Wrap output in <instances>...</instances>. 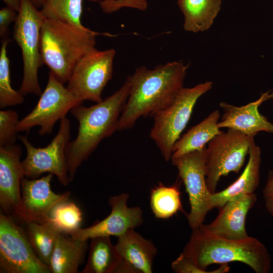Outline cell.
I'll use <instances>...</instances> for the list:
<instances>
[{"mask_svg":"<svg viewBox=\"0 0 273 273\" xmlns=\"http://www.w3.org/2000/svg\"><path fill=\"white\" fill-rule=\"evenodd\" d=\"M83 0H44L40 12L45 18L69 23L85 28L81 23Z\"/></svg>","mask_w":273,"mask_h":273,"instance_id":"cell-26","label":"cell"},{"mask_svg":"<svg viewBox=\"0 0 273 273\" xmlns=\"http://www.w3.org/2000/svg\"><path fill=\"white\" fill-rule=\"evenodd\" d=\"M272 99L273 92L268 90L256 101L241 107L220 102L219 106L223 114L221 120L218 122V127L236 130L249 136H255L262 131L273 134V123L258 111L259 107L263 102Z\"/></svg>","mask_w":273,"mask_h":273,"instance_id":"cell-17","label":"cell"},{"mask_svg":"<svg viewBox=\"0 0 273 273\" xmlns=\"http://www.w3.org/2000/svg\"><path fill=\"white\" fill-rule=\"evenodd\" d=\"M33 5L37 8H40L42 7V4L44 0H30Z\"/></svg>","mask_w":273,"mask_h":273,"instance_id":"cell-35","label":"cell"},{"mask_svg":"<svg viewBox=\"0 0 273 273\" xmlns=\"http://www.w3.org/2000/svg\"><path fill=\"white\" fill-rule=\"evenodd\" d=\"M13 9L6 6L0 10V36L3 40L8 39V28L10 24L15 22L17 15Z\"/></svg>","mask_w":273,"mask_h":273,"instance_id":"cell-32","label":"cell"},{"mask_svg":"<svg viewBox=\"0 0 273 273\" xmlns=\"http://www.w3.org/2000/svg\"><path fill=\"white\" fill-rule=\"evenodd\" d=\"M21 154V146L15 144L0 147V206L4 214L23 222Z\"/></svg>","mask_w":273,"mask_h":273,"instance_id":"cell-13","label":"cell"},{"mask_svg":"<svg viewBox=\"0 0 273 273\" xmlns=\"http://www.w3.org/2000/svg\"><path fill=\"white\" fill-rule=\"evenodd\" d=\"M150 206L155 217L159 219L169 218L183 211L177 186H165L160 183L151 192Z\"/></svg>","mask_w":273,"mask_h":273,"instance_id":"cell-25","label":"cell"},{"mask_svg":"<svg viewBox=\"0 0 273 273\" xmlns=\"http://www.w3.org/2000/svg\"><path fill=\"white\" fill-rule=\"evenodd\" d=\"M212 84L208 81L193 87H183L168 106L153 116L150 136L166 161L171 159L173 146L189 122L198 99L211 89Z\"/></svg>","mask_w":273,"mask_h":273,"instance_id":"cell-6","label":"cell"},{"mask_svg":"<svg viewBox=\"0 0 273 273\" xmlns=\"http://www.w3.org/2000/svg\"><path fill=\"white\" fill-rule=\"evenodd\" d=\"M187 66L178 61L149 69L137 67L130 75L129 95L120 116L118 131L132 128L141 117L153 116L168 106L184 87Z\"/></svg>","mask_w":273,"mask_h":273,"instance_id":"cell-1","label":"cell"},{"mask_svg":"<svg viewBox=\"0 0 273 273\" xmlns=\"http://www.w3.org/2000/svg\"><path fill=\"white\" fill-rule=\"evenodd\" d=\"M171 268L176 273H206L199 268L190 257L182 253L172 261Z\"/></svg>","mask_w":273,"mask_h":273,"instance_id":"cell-31","label":"cell"},{"mask_svg":"<svg viewBox=\"0 0 273 273\" xmlns=\"http://www.w3.org/2000/svg\"><path fill=\"white\" fill-rule=\"evenodd\" d=\"M192 230L181 253L206 273L227 272L230 270L228 263L233 261L244 263L256 273L270 272V255L256 238L225 239L208 233L201 225Z\"/></svg>","mask_w":273,"mask_h":273,"instance_id":"cell-3","label":"cell"},{"mask_svg":"<svg viewBox=\"0 0 273 273\" xmlns=\"http://www.w3.org/2000/svg\"><path fill=\"white\" fill-rule=\"evenodd\" d=\"M57 134L46 147L36 148L26 135H18L24 146L26 155L22 161L25 176L36 179L42 173L55 175L64 186L70 183L66 154L70 141V122L66 117L61 119Z\"/></svg>","mask_w":273,"mask_h":273,"instance_id":"cell-7","label":"cell"},{"mask_svg":"<svg viewBox=\"0 0 273 273\" xmlns=\"http://www.w3.org/2000/svg\"><path fill=\"white\" fill-rule=\"evenodd\" d=\"M254 138L228 128L209 142L206 150V182L211 193L215 192L222 176L239 172Z\"/></svg>","mask_w":273,"mask_h":273,"instance_id":"cell-8","label":"cell"},{"mask_svg":"<svg viewBox=\"0 0 273 273\" xmlns=\"http://www.w3.org/2000/svg\"><path fill=\"white\" fill-rule=\"evenodd\" d=\"M117 238L115 247L132 273H152L157 249L150 240L134 229H129Z\"/></svg>","mask_w":273,"mask_h":273,"instance_id":"cell-18","label":"cell"},{"mask_svg":"<svg viewBox=\"0 0 273 273\" xmlns=\"http://www.w3.org/2000/svg\"><path fill=\"white\" fill-rule=\"evenodd\" d=\"M26 233L30 244L40 261L50 265L56 238L60 232L51 221L26 223Z\"/></svg>","mask_w":273,"mask_h":273,"instance_id":"cell-24","label":"cell"},{"mask_svg":"<svg viewBox=\"0 0 273 273\" xmlns=\"http://www.w3.org/2000/svg\"><path fill=\"white\" fill-rule=\"evenodd\" d=\"M50 220L63 233L71 235L79 229L82 221L80 209L74 203L68 200L60 202L51 210Z\"/></svg>","mask_w":273,"mask_h":273,"instance_id":"cell-27","label":"cell"},{"mask_svg":"<svg viewBox=\"0 0 273 273\" xmlns=\"http://www.w3.org/2000/svg\"><path fill=\"white\" fill-rule=\"evenodd\" d=\"M220 115L219 111L215 110L189 129L174 143L171 158L202 149L207 143L221 133L222 131L217 126Z\"/></svg>","mask_w":273,"mask_h":273,"instance_id":"cell-23","label":"cell"},{"mask_svg":"<svg viewBox=\"0 0 273 273\" xmlns=\"http://www.w3.org/2000/svg\"><path fill=\"white\" fill-rule=\"evenodd\" d=\"M59 232L57 235L49 268L52 273H77L83 263L87 241L73 238Z\"/></svg>","mask_w":273,"mask_h":273,"instance_id":"cell-21","label":"cell"},{"mask_svg":"<svg viewBox=\"0 0 273 273\" xmlns=\"http://www.w3.org/2000/svg\"><path fill=\"white\" fill-rule=\"evenodd\" d=\"M221 0H177L184 16V28L197 33L208 30L219 12Z\"/></svg>","mask_w":273,"mask_h":273,"instance_id":"cell-22","label":"cell"},{"mask_svg":"<svg viewBox=\"0 0 273 273\" xmlns=\"http://www.w3.org/2000/svg\"><path fill=\"white\" fill-rule=\"evenodd\" d=\"M256 200L254 193L236 196L219 209L218 215L211 223L201 225L208 233L220 238L244 239L249 237L245 229L246 216Z\"/></svg>","mask_w":273,"mask_h":273,"instance_id":"cell-16","label":"cell"},{"mask_svg":"<svg viewBox=\"0 0 273 273\" xmlns=\"http://www.w3.org/2000/svg\"><path fill=\"white\" fill-rule=\"evenodd\" d=\"M99 3L102 11L107 14L113 13L123 8L144 11L148 7L147 0H102Z\"/></svg>","mask_w":273,"mask_h":273,"instance_id":"cell-30","label":"cell"},{"mask_svg":"<svg viewBox=\"0 0 273 273\" xmlns=\"http://www.w3.org/2000/svg\"><path fill=\"white\" fill-rule=\"evenodd\" d=\"M249 159L243 172L239 178L225 189L213 193L211 198L212 209L221 208L229 200L236 196L254 193L260 179L261 150L253 139L249 150Z\"/></svg>","mask_w":273,"mask_h":273,"instance_id":"cell-19","label":"cell"},{"mask_svg":"<svg viewBox=\"0 0 273 273\" xmlns=\"http://www.w3.org/2000/svg\"><path fill=\"white\" fill-rule=\"evenodd\" d=\"M83 102L75 97L50 71L47 86L34 109L20 120L17 131H27L39 126L40 136L52 133L56 123L66 117L74 107Z\"/></svg>","mask_w":273,"mask_h":273,"instance_id":"cell-9","label":"cell"},{"mask_svg":"<svg viewBox=\"0 0 273 273\" xmlns=\"http://www.w3.org/2000/svg\"><path fill=\"white\" fill-rule=\"evenodd\" d=\"M9 39L2 40L0 53V108L4 109L21 104L24 96L14 89L11 83L9 60L7 48Z\"/></svg>","mask_w":273,"mask_h":273,"instance_id":"cell-28","label":"cell"},{"mask_svg":"<svg viewBox=\"0 0 273 273\" xmlns=\"http://www.w3.org/2000/svg\"><path fill=\"white\" fill-rule=\"evenodd\" d=\"M130 75L120 89L90 107L82 105L70 112L78 122L77 134L70 141L66 151L70 183L82 163L95 151L101 142L118 130L120 116L128 99Z\"/></svg>","mask_w":273,"mask_h":273,"instance_id":"cell-2","label":"cell"},{"mask_svg":"<svg viewBox=\"0 0 273 273\" xmlns=\"http://www.w3.org/2000/svg\"><path fill=\"white\" fill-rule=\"evenodd\" d=\"M115 54L114 49L99 51L96 48L86 54L72 72L68 90L82 102L102 101V93L112 77Z\"/></svg>","mask_w":273,"mask_h":273,"instance_id":"cell-12","label":"cell"},{"mask_svg":"<svg viewBox=\"0 0 273 273\" xmlns=\"http://www.w3.org/2000/svg\"><path fill=\"white\" fill-rule=\"evenodd\" d=\"M7 5V6H8L16 12H18L20 5H21V0H3Z\"/></svg>","mask_w":273,"mask_h":273,"instance_id":"cell-34","label":"cell"},{"mask_svg":"<svg viewBox=\"0 0 273 273\" xmlns=\"http://www.w3.org/2000/svg\"><path fill=\"white\" fill-rule=\"evenodd\" d=\"M104 35L58 20L44 18L39 50L43 64L63 84L68 82L78 62L95 49L96 37Z\"/></svg>","mask_w":273,"mask_h":273,"instance_id":"cell-4","label":"cell"},{"mask_svg":"<svg viewBox=\"0 0 273 273\" xmlns=\"http://www.w3.org/2000/svg\"><path fill=\"white\" fill-rule=\"evenodd\" d=\"M0 272L50 273L34 253L25 231L14 218L0 214Z\"/></svg>","mask_w":273,"mask_h":273,"instance_id":"cell-11","label":"cell"},{"mask_svg":"<svg viewBox=\"0 0 273 273\" xmlns=\"http://www.w3.org/2000/svg\"><path fill=\"white\" fill-rule=\"evenodd\" d=\"M30 0H21L20 9L13 28V38L20 47L23 62V77L19 89L25 96H40L38 70L43 64L40 53V30L44 20Z\"/></svg>","mask_w":273,"mask_h":273,"instance_id":"cell-5","label":"cell"},{"mask_svg":"<svg viewBox=\"0 0 273 273\" xmlns=\"http://www.w3.org/2000/svg\"><path fill=\"white\" fill-rule=\"evenodd\" d=\"M265 207L270 215L273 216V170L268 172L266 185L263 189Z\"/></svg>","mask_w":273,"mask_h":273,"instance_id":"cell-33","label":"cell"},{"mask_svg":"<svg viewBox=\"0 0 273 273\" xmlns=\"http://www.w3.org/2000/svg\"><path fill=\"white\" fill-rule=\"evenodd\" d=\"M206 147L171 159L172 165L178 169L189 196L190 212L188 219L192 229L203 224L207 213L212 210V193L209 191L206 182Z\"/></svg>","mask_w":273,"mask_h":273,"instance_id":"cell-10","label":"cell"},{"mask_svg":"<svg viewBox=\"0 0 273 273\" xmlns=\"http://www.w3.org/2000/svg\"><path fill=\"white\" fill-rule=\"evenodd\" d=\"M128 199L126 193L110 197L108 204L111 211L107 217L88 228H80L70 236L80 240L99 236L117 237L129 229L140 226L143 222L142 210L139 206L128 207Z\"/></svg>","mask_w":273,"mask_h":273,"instance_id":"cell-14","label":"cell"},{"mask_svg":"<svg viewBox=\"0 0 273 273\" xmlns=\"http://www.w3.org/2000/svg\"><path fill=\"white\" fill-rule=\"evenodd\" d=\"M53 176V174L49 173L40 178L24 177L22 179V206L25 223L49 221L53 208L57 204L68 200L69 192L57 194L52 191L50 183Z\"/></svg>","mask_w":273,"mask_h":273,"instance_id":"cell-15","label":"cell"},{"mask_svg":"<svg viewBox=\"0 0 273 273\" xmlns=\"http://www.w3.org/2000/svg\"><path fill=\"white\" fill-rule=\"evenodd\" d=\"M19 120L16 111H0V147L15 144L18 139L17 126Z\"/></svg>","mask_w":273,"mask_h":273,"instance_id":"cell-29","label":"cell"},{"mask_svg":"<svg viewBox=\"0 0 273 273\" xmlns=\"http://www.w3.org/2000/svg\"><path fill=\"white\" fill-rule=\"evenodd\" d=\"M91 239L88 259L82 273H132L109 236Z\"/></svg>","mask_w":273,"mask_h":273,"instance_id":"cell-20","label":"cell"}]
</instances>
